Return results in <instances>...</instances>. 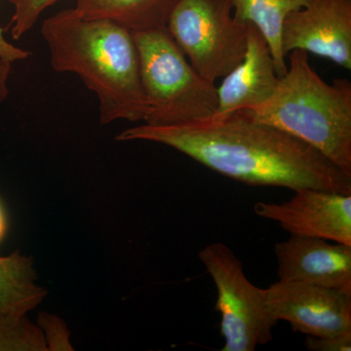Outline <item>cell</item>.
Returning <instances> with one entry per match:
<instances>
[{
  "label": "cell",
  "mask_w": 351,
  "mask_h": 351,
  "mask_svg": "<svg viewBox=\"0 0 351 351\" xmlns=\"http://www.w3.org/2000/svg\"><path fill=\"white\" fill-rule=\"evenodd\" d=\"M119 142L172 147L205 167L254 186L320 189L351 195V177L304 141L237 112L204 121L133 127Z\"/></svg>",
  "instance_id": "obj_1"
},
{
  "label": "cell",
  "mask_w": 351,
  "mask_h": 351,
  "mask_svg": "<svg viewBox=\"0 0 351 351\" xmlns=\"http://www.w3.org/2000/svg\"><path fill=\"white\" fill-rule=\"evenodd\" d=\"M41 34L52 69L75 73L98 97L101 124L144 121L147 103L131 32L112 21L87 19L73 8L44 20Z\"/></svg>",
  "instance_id": "obj_2"
},
{
  "label": "cell",
  "mask_w": 351,
  "mask_h": 351,
  "mask_svg": "<svg viewBox=\"0 0 351 351\" xmlns=\"http://www.w3.org/2000/svg\"><path fill=\"white\" fill-rule=\"evenodd\" d=\"M239 112L304 141L351 177V83L323 80L306 51L290 52L287 71L269 100Z\"/></svg>",
  "instance_id": "obj_3"
},
{
  "label": "cell",
  "mask_w": 351,
  "mask_h": 351,
  "mask_svg": "<svg viewBox=\"0 0 351 351\" xmlns=\"http://www.w3.org/2000/svg\"><path fill=\"white\" fill-rule=\"evenodd\" d=\"M133 36L147 103L145 123L176 125L212 119L218 105L216 85L191 66L167 29Z\"/></svg>",
  "instance_id": "obj_4"
},
{
  "label": "cell",
  "mask_w": 351,
  "mask_h": 351,
  "mask_svg": "<svg viewBox=\"0 0 351 351\" xmlns=\"http://www.w3.org/2000/svg\"><path fill=\"white\" fill-rule=\"evenodd\" d=\"M166 29L189 64L215 83L243 60L247 25L233 17L230 0H180Z\"/></svg>",
  "instance_id": "obj_5"
},
{
  "label": "cell",
  "mask_w": 351,
  "mask_h": 351,
  "mask_svg": "<svg viewBox=\"0 0 351 351\" xmlns=\"http://www.w3.org/2000/svg\"><path fill=\"white\" fill-rule=\"evenodd\" d=\"M217 289L215 309L221 314L223 351H254L272 339L277 321L267 309L263 289L247 278L241 261L221 242L198 254Z\"/></svg>",
  "instance_id": "obj_6"
},
{
  "label": "cell",
  "mask_w": 351,
  "mask_h": 351,
  "mask_svg": "<svg viewBox=\"0 0 351 351\" xmlns=\"http://www.w3.org/2000/svg\"><path fill=\"white\" fill-rule=\"evenodd\" d=\"M263 293L272 317L287 321L295 332L328 337L351 332V292L279 280Z\"/></svg>",
  "instance_id": "obj_7"
},
{
  "label": "cell",
  "mask_w": 351,
  "mask_h": 351,
  "mask_svg": "<svg viewBox=\"0 0 351 351\" xmlns=\"http://www.w3.org/2000/svg\"><path fill=\"white\" fill-rule=\"evenodd\" d=\"M284 55L304 50L351 69V0H313L283 23Z\"/></svg>",
  "instance_id": "obj_8"
},
{
  "label": "cell",
  "mask_w": 351,
  "mask_h": 351,
  "mask_svg": "<svg viewBox=\"0 0 351 351\" xmlns=\"http://www.w3.org/2000/svg\"><path fill=\"white\" fill-rule=\"evenodd\" d=\"M254 210L290 235L351 245V195L302 189L285 202H258Z\"/></svg>",
  "instance_id": "obj_9"
},
{
  "label": "cell",
  "mask_w": 351,
  "mask_h": 351,
  "mask_svg": "<svg viewBox=\"0 0 351 351\" xmlns=\"http://www.w3.org/2000/svg\"><path fill=\"white\" fill-rule=\"evenodd\" d=\"M279 280L351 292V245L290 235L274 247Z\"/></svg>",
  "instance_id": "obj_10"
},
{
  "label": "cell",
  "mask_w": 351,
  "mask_h": 351,
  "mask_svg": "<svg viewBox=\"0 0 351 351\" xmlns=\"http://www.w3.org/2000/svg\"><path fill=\"white\" fill-rule=\"evenodd\" d=\"M279 80L265 36L255 25H247L243 60L217 88L218 105L212 119H221L237 110L263 105L274 95Z\"/></svg>",
  "instance_id": "obj_11"
},
{
  "label": "cell",
  "mask_w": 351,
  "mask_h": 351,
  "mask_svg": "<svg viewBox=\"0 0 351 351\" xmlns=\"http://www.w3.org/2000/svg\"><path fill=\"white\" fill-rule=\"evenodd\" d=\"M180 0H76L75 11L87 19L112 21L132 34L163 29Z\"/></svg>",
  "instance_id": "obj_12"
},
{
  "label": "cell",
  "mask_w": 351,
  "mask_h": 351,
  "mask_svg": "<svg viewBox=\"0 0 351 351\" xmlns=\"http://www.w3.org/2000/svg\"><path fill=\"white\" fill-rule=\"evenodd\" d=\"M31 257L0 256V319H22L43 302L47 291L36 283Z\"/></svg>",
  "instance_id": "obj_13"
},
{
  "label": "cell",
  "mask_w": 351,
  "mask_h": 351,
  "mask_svg": "<svg viewBox=\"0 0 351 351\" xmlns=\"http://www.w3.org/2000/svg\"><path fill=\"white\" fill-rule=\"evenodd\" d=\"M313 0H230L233 17L242 25H253L262 32L269 45L278 77L287 71L281 45L284 20L289 14L308 5Z\"/></svg>",
  "instance_id": "obj_14"
},
{
  "label": "cell",
  "mask_w": 351,
  "mask_h": 351,
  "mask_svg": "<svg viewBox=\"0 0 351 351\" xmlns=\"http://www.w3.org/2000/svg\"><path fill=\"white\" fill-rule=\"evenodd\" d=\"M59 0H8L13 6L12 19L8 25L11 36L15 40L24 38L38 22L46 9Z\"/></svg>",
  "instance_id": "obj_15"
},
{
  "label": "cell",
  "mask_w": 351,
  "mask_h": 351,
  "mask_svg": "<svg viewBox=\"0 0 351 351\" xmlns=\"http://www.w3.org/2000/svg\"><path fill=\"white\" fill-rule=\"evenodd\" d=\"M304 345L309 351H350L351 332L336 336H306Z\"/></svg>",
  "instance_id": "obj_16"
},
{
  "label": "cell",
  "mask_w": 351,
  "mask_h": 351,
  "mask_svg": "<svg viewBox=\"0 0 351 351\" xmlns=\"http://www.w3.org/2000/svg\"><path fill=\"white\" fill-rule=\"evenodd\" d=\"M29 56V53L27 51L9 43L4 36L3 29L0 27V59L13 64L16 62L24 61Z\"/></svg>",
  "instance_id": "obj_17"
},
{
  "label": "cell",
  "mask_w": 351,
  "mask_h": 351,
  "mask_svg": "<svg viewBox=\"0 0 351 351\" xmlns=\"http://www.w3.org/2000/svg\"><path fill=\"white\" fill-rule=\"evenodd\" d=\"M11 69L12 64L0 59V105H2L9 96L8 83Z\"/></svg>",
  "instance_id": "obj_18"
},
{
  "label": "cell",
  "mask_w": 351,
  "mask_h": 351,
  "mask_svg": "<svg viewBox=\"0 0 351 351\" xmlns=\"http://www.w3.org/2000/svg\"><path fill=\"white\" fill-rule=\"evenodd\" d=\"M7 230V221L5 213H4L3 208H2L1 204H0V242L3 240L4 237H5V233Z\"/></svg>",
  "instance_id": "obj_19"
}]
</instances>
